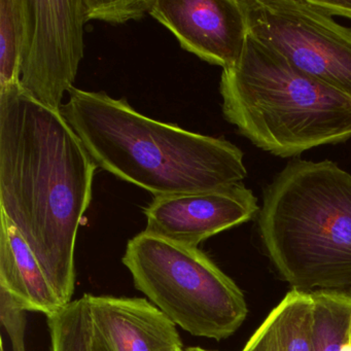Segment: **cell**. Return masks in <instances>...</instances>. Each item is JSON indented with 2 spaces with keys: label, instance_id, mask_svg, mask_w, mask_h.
I'll return each instance as SVG.
<instances>
[{
  "label": "cell",
  "instance_id": "12",
  "mask_svg": "<svg viewBox=\"0 0 351 351\" xmlns=\"http://www.w3.org/2000/svg\"><path fill=\"white\" fill-rule=\"evenodd\" d=\"M312 298L291 289L267 316L242 351H310Z\"/></svg>",
  "mask_w": 351,
  "mask_h": 351
},
{
  "label": "cell",
  "instance_id": "7",
  "mask_svg": "<svg viewBox=\"0 0 351 351\" xmlns=\"http://www.w3.org/2000/svg\"><path fill=\"white\" fill-rule=\"evenodd\" d=\"M20 89L61 112L85 52L87 23L83 0H24Z\"/></svg>",
  "mask_w": 351,
  "mask_h": 351
},
{
  "label": "cell",
  "instance_id": "19",
  "mask_svg": "<svg viewBox=\"0 0 351 351\" xmlns=\"http://www.w3.org/2000/svg\"><path fill=\"white\" fill-rule=\"evenodd\" d=\"M184 351H213V350H207V349L201 348V347H189V348L184 349Z\"/></svg>",
  "mask_w": 351,
  "mask_h": 351
},
{
  "label": "cell",
  "instance_id": "4",
  "mask_svg": "<svg viewBox=\"0 0 351 351\" xmlns=\"http://www.w3.org/2000/svg\"><path fill=\"white\" fill-rule=\"evenodd\" d=\"M223 114L256 147L280 158L351 138V98L295 69L252 34L223 69Z\"/></svg>",
  "mask_w": 351,
  "mask_h": 351
},
{
  "label": "cell",
  "instance_id": "2",
  "mask_svg": "<svg viewBox=\"0 0 351 351\" xmlns=\"http://www.w3.org/2000/svg\"><path fill=\"white\" fill-rule=\"evenodd\" d=\"M69 94L61 114L94 163L155 197L219 190L247 176L243 153L226 139L147 118L104 92Z\"/></svg>",
  "mask_w": 351,
  "mask_h": 351
},
{
  "label": "cell",
  "instance_id": "13",
  "mask_svg": "<svg viewBox=\"0 0 351 351\" xmlns=\"http://www.w3.org/2000/svg\"><path fill=\"white\" fill-rule=\"evenodd\" d=\"M312 298L310 351H349L351 289H316Z\"/></svg>",
  "mask_w": 351,
  "mask_h": 351
},
{
  "label": "cell",
  "instance_id": "20",
  "mask_svg": "<svg viewBox=\"0 0 351 351\" xmlns=\"http://www.w3.org/2000/svg\"><path fill=\"white\" fill-rule=\"evenodd\" d=\"M348 346H349V351H351V328H350V334H349Z\"/></svg>",
  "mask_w": 351,
  "mask_h": 351
},
{
  "label": "cell",
  "instance_id": "6",
  "mask_svg": "<svg viewBox=\"0 0 351 351\" xmlns=\"http://www.w3.org/2000/svg\"><path fill=\"white\" fill-rule=\"evenodd\" d=\"M248 34L295 69L351 98V28L308 0H240Z\"/></svg>",
  "mask_w": 351,
  "mask_h": 351
},
{
  "label": "cell",
  "instance_id": "15",
  "mask_svg": "<svg viewBox=\"0 0 351 351\" xmlns=\"http://www.w3.org/2000/svg\"><path fill=\"white\" fill-rule=\"evenodd\" d=\"M24 34V0H0V92L19 86Z\"/></svg>",
  "mask_w": 351,
  "mask_h": 351
},
{
  "label": "cell",
  "instance_id": "1",
  "mask_svg": "<svg viewBox=\"0 0 351 351\" xmlns=\"http://www.w3.org/2000/svg\"><path fill=\"white\" fill-rule=\"evenodd\" d=\"M97 165L61 112L0 92V213L34 252L64 305L75 287L77 231Z\"/></svg>",
  "mask_w": 351,
  "mask_h": 351
},
{
  "label": "cell",
  "instance_id": "16",
  "mask_svg": "<svg viewBox=\"0 0 351 351\" xmlns=\"http://www.w3.org/2000/svg\"><path fill=\"white\" fill-rule=\"evenodd\" d=\"M87 21L123 24L151 13L156 0H83Z\"/></svg>",
  "mask_w": 351,
  "mask_h": 351
},
{
  "label": "cell",
  "instance_id": "11",
  "mask_svg": "<svg viewBox=\"0 0 351 351\" xmlns=\"http://www.w3.org/2000/svg\"><path fill=\"white\" fill-rule=\"evenodd\" d=\"M0 287L27 311L40 312L47 317L56 313L65 305L38 258L3 213H0Z\"/></svg>",
  "mask_w": 351,
  "mask_h": 351
},
{
  "label": "cell",
  "instance_id": "9",
  "mask_svg": "<svg viewBox=\"0 0 351 351\" xmlns=\"http://www.w3.org/2000/svg\"><path fill=\"white\" fill-rule=\"evenodd\" d=\"M149 15L210 64L229 69L243 52L248 30L240 0H156Z\"/></svg>",
  "mask_w": 351,
  "mask_h": 351
},
{
  "label": "cell",
  "instance_id": "5",
  "mask_svg": "<svg viewBox=\"0 0 351 351\" xmlns=\"http://www.w3.org/2000/svg\"><path fill=\"white\" fill-rule=\"evenodd\" d=\"M122 262L136 289L192 336L223 340L247 316L241 289L198 247L143 231L129 240Z\"/></svg>",
  "mask_w": 351,
  "mask_h": 351
},
{
  "label": "cell",
  "instance_id": "21",
  "mask_svg": "<svg viewBox=\"0 0 351 351\" xmlns=\"http://www.w3.org/2000/svg\"><path fill=\"white\" fill-rule=\"evenodd\" d=\"M178 351H184V349H180V350Z\"/></svg>",
  "mask_w": 351,
  "mask_h": 351
},
{
  "label": "cell",
  "instance_id": "14",
  "mask_svg": "<svg viewBox=\"0 0 351 351\" xmlns=\"http://www.w3.org/2000/svg\"><path fill=\"white\" fill-rule=\"evenodd\" d=\"M52 351H108L94 328L87 295L48 316Z\"/></svg>",
  "mask_w": 351,
  "mask_h": 351
},
{
  "label": "cell",
  "instance_id": "17",
  "mask_svg": "<svg viewBox=\"0 0 351 351\" xmlns=\"http://www.w3.org/2000/svg\"><path fill=\"white\" fill-rule=\"evenodd\" d=\"M26 312L5 289L0 287V319L11 339L13 351H27L25 345Z\"/></svg>",
  "mask_w": 351,
  "mask_h": 351
},
{
  "label": "cell",
  "instance_id": "18",
  "mask_svg": "<svg viewBox=\"0 0 351 351\" xmlns=\"http://www.w3.org/2000/svg\"><path fill=\"white\" fill-rule=\"evenodd\" d=\"M310 5L330 16H341L351 20V0H308Z\"/></svg>",
  "mask_w": 351,
  "mask_h": 351
},
{
  "label": "cell",
  "instance_id": "8",
  "mask_svg": "<svg viewBox=\"0 0 351 351\" xmlns=\"http://www.w3.org/2000/svg\"><path fill=\"white\" fill-rule=\"evenodd\" d=\"M260 209L254 192L242 182L209 192L155 197L145 210V231L198 247L204 240L254 219Z\"/></svg>",
  "mask_w": 351,
  "mask_h": 351
},
{
  "label": "cell",
  "instance_id": "3",
  "mask_svg": "<svg viewBox=\"0 0 351 351\" xmlns=\"http://www.w3.org/2000/svg\"><path fill=\"white\" fill-rule=\"evenodd\" d=\"M258 232L293 289H351V174L332 161H289L263 193Z\"/></svg>",
  "mask_w": 351,
  "mask_h": 351
},
{
  "label": "cell",
  "instance_id": "10",
  "mask_svg": "<svg viewBox=\"0 0 351 351\" xmlns=\"http://www.w3.org/2000/svg\"><path fill=\"white\" fill-rule=\"evenodd\" d=\"M86 295L94 328L108 351L184 349L176 324L147 300Z\"/></svg>",
  "mask_w": 351,
  "mask_h": 351
}]
</instances>
